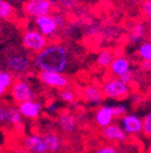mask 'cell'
Returning a JSON list of instances; mask_svg holds the SVG:
<instances>
[{
  "mask_svg": "<svg viewBox=\"0 0 151 153\" xmlns=\"http://www.w3.org/2000/svg\"><path fill=\"white\" fill-rule=\"evenodd\" d=\"M12 108H13V106H9L6 103L0 102V126L10 125Z\"/></svg>",
  "mask_w": 151,
  "mask_h": 153,
  "instance_id": "23",
  "label": "cell"
},
{
  "mask_svg": "<svg viewBox=\"0 0 151 153\" xmlns=\"http://www.w3.org/2000/svg\"><path fill=\"white\" fill-rule=\"evenodd\" d=\"M140 9L144 16L151 21V0H144L140 5Z\"/></svg>",
  "mask_w": 151,
  "mask_h": 153,
  "instance_id": "30",
  "label": "cell"
},
{
  "mask_svg": "<svg viewBox=\"0 0 151 153\" xmlns=\"http://www.w3.org/2000/svg\"><path fill=\"white\" fill-rule=\"evenodd\" d=\"M114 109H115L116 118H119V119L121 117H123L125 114L128 113V108H127V106L125 103H116V105H114Z\"/></svg>",
  "mask_w": 151,
  "mask_h": 153,
  "instance_id": "29",
  "label": "cell"
},
{
  "mask_svg": "<svg viewBox=\"0 0 151 153\" xmlns=\"http://www.w3.org/2000/svg\"><path fill=\"white\" fill-rule=\"evenodd\" d=\"M140 69H141V72H145V73L151 72V61H141Z\"/></svg>",
  "mask_w": 151,
  "mask_h": 153,
  "instance_id": "34",
  "label": "cell"
},
{
  "mask_svg": "<svg viewBox=\"0 0 151 153\" xmlns=\"http://www.w3.org/2000/svg\"><path fill=\"white\" fill-rule=\"evenodd\" d=\"M98 32H99V26H98V25H92V26H89V27L87 28L86 34H87V35H94V34L98 33Z\"/></svg>",
  "mask_w": 151,
  "mask_h": 153,
  "instance_id": "35",
  "label": "cell"
},
{
  "mask_svg": "<svg viewBox=\"0 0 151 153\" xmlns=\"http://www.w3.org/2000/svg\"><path fill=\"white\" fill-rule=\"evenodd\" d=\"M51 15H52L56 25L58 26L59 29H63V28L67 26V22H68V21H67V16H65L62 11H53Z\"/></svg>",
  "mask_w": 151,
  "mask_h": 153,
  "instance_id": "26",
  "label": "cell"
},
{
  "mask_svg": "<svg viewBox=\"0 0 151 153\" xmlns=\"http://www.w3.org/2000/svg\"><path fill=\"white\" fill-rule=\"evenodd\" d=\"M43 137L45 140V143L47 146L48 153H58L63 148V140L59 136V134L56 131L48 130L43 134Z\"/></svg>",
  "mask_w": 151,
  "mask_h": 153,
  "instance_id": "17",
  "label": "cell"
},
{
  "mask_svg": "<svg viewBox=\"0 0 151 153\" xmlns=\"http://www.w3.org/2000/svg\"><path fill=\"white\" fill-rule=\"evenodd\" d=\"M13 82H15V76L11 72L6 69L0 71V99H3L7 92H10Z\"/></svg>",
  "mask_w": 151,
  "mask_h": 153,
  "instance_id": "19",
  "label": "cell"
},
{
  "mask_svg": "<svg viewBox=\"0 0 151 153\" xmlns=\"http://www.w3.org/2000/svg\"><path fill=\"white\" fill-rule=\"evenodd\" d=\"M108 69L114 76L119 78V76H121L122 74H125L132 69V65L127 57L119 55V56H115V59L112 60V62Z\"/></svg>",
  "mask_w": 151,
  "mask_h": 153,
  "instance_id": "16",
  "label": "cell"
},
{
  "mask_svg": "<svg viewBox=\"0 0 151 153\" xmlns=\"http://www.w3.org/2000/svg\"><path fill=\"white\" fill-rule=\"evenodd\" d=\"M9 94L11 100L17 105L36 99V91L34 86L28 79L23 78V76H18L17 79H15Z\"/></svg>",
  "mask_w": 151,
  "mask_h": 153,
  "instance_id": "2",
  "label": "cell"
},
{
  "mask_svg": "<svg viewBox=\"0 0 151 153\" xmlns=\"http://www.w3.org/2000/svg\"><path fill=\"white\" fill-rule=\"evenodd\" d=\"M115 59V53L112 52L111 50H108V49H104V50H100L97 56H96V63L99 68H109L112 60Z\"/></svg>",
  "mask_w": 151,
  "mask_h": 153,
  "instance_id": "20",
  "label": "cell"
},
{
  "mask_svg": "<svg viewBox=\"0 0 151 153\" xmlns=\"http://www.w3.org/2000/svg\"><path fill=\"white\" fill-rule=\"evenodd\" d=\"M116 114L114 109V105H100L93 114V120L98 128L103 129L115 123Z\"/></svg>",
  "mask_w": 151,
  "mask_h": 153,
  "instance_id": "11",
  "label": "cell"
},
{
  "mask_svg": "<svg viewBox=\"0 0 151 153\" xmlns=\"http://www.w3.org/2000/svg\"><path fill=\"white\" fill-rule=\"evenodd\" d=\"M119 124L128 136H138L143 134V118L136 113H127L119 119Z\"/></svg>",
  "mask_w": 151,
  "mask_h": 153,
  "instance_id": "9",
  "label": "cell"
},
{
  "mask_svg": "<svg viewBox=\"0 0 151 153\" xmlns=\"http://www.w3.org/2000/svg\"><path fill=\"white\" fill-rule=\"evenodd\" d=\"M13 15H15L13 5L7 0H0V20L7 21L13 17Z\"/></svg>",
  "mask_w": 151,
  "mask_h": 153,
  "instance_id": "22",
  "label": "cell"
},
{
  "mask_svg": "<svg viewBox=\"0 0 151 153\" xmlns=\"http://www.w3.org/2000/svg\"><path fill=\"white\" fill-rule=\"evenodd\" d=\"M146 26L144 23H136L133 27L130 28L129 34H128V40L130 44H140L141 40L146 35Z\"/></svg>",
  "mask_w": 151,
  "mask_h": 153,
  "instance_id": "18",
  "label": "cell"
},
{
  "mask_svg": "<svg viewBox=\"0 0 151 153\" xmlns=\"http://www.w3.org/2000/svg\"><path fill=\"white\" fill-rule=\"evenodd\" d=\"M134 72L133 71H129V72H127V73H125V74H122L121 76H119V78L123 82V83H126V84H128V85H130L132 83H133V80H134Z\"/></svg>",
  "mask_w": 151,
  "mask_h": 153,
  "instance_id": "31",
  "label": "cell"
},
{
  "mask_svg": "<svg viewBox=\"0 0 151 153\" xmlns=\"http://www.w3.org/2000/svg\"><path fill=\"white\" fill-rule=\"evenodd\" d=\"M22 45L27 51L37 53L48 45V38L36 28H29L22 34Z\"/></svg>",
  "mask_w": 151,
  "mask_h": 153,
  "instance_id": "5",
  "label": "cell"
},
{
  "mask_svg": "<svg viewBox=\"0 0 151 153\" xmlns=\"http://www.w3.org/2000/svg\"><path fill=\"white\" fill-rule=\"evenodd\" d=\"M47 112L50 114H58L59 113V106L58 103H56V102H51L48 106H47Z\"/></svg>",
  "mask_w": 151,
  "mask_h": 153,
  "instance_id": "32",
  "label": "cell"
},
{
  "mask_svg": "<svg viewBox=\"0 0 151 153\" xmlns=\"http://www.w3.org/2000/svg\"><path fill=\"white\" fill-rule=\"evenodd\" d=\"M33 65L34 63H33L32 59L27 53H23V52L11 53V55L6 56V59L4 61L5 69L11 72L13 75L16 74L18 76H23L24 74L30 72Z\"/></svg>",
  "mask_w": 151,
  "mask_h": 153,
  "instance_id": "3",
  "label": "cell"
},
{
  "mask_svg": "<svg viewBox=\"0 0 151 153\" xmlns=\"http://www.w3.org/2000/svg\"><path fill=\"white\" fill-rule=\"evenodd\" d=\"M57 128L65 135H73L79 129V120L74 116L71 112L64 111L59 112L57 114V119H56Z\"/></svg>",
  "mask_w": 151,
  "mask_h": 153,
  "instance_id": "12",
  "label": "cell"
},
{
  "mask_svg": "<svg viewBox=\"0 0 151 153\" xmlns=\"http://www.w3.org/2000/svg\"><path fill=\"white\" fill-rule=\"evenodd\" d=\"M33 63L35 68H37L39 71L67 73L73 67L74 59L73 53L70 52L67 45L52 43L48 44L45 49H43L40 52L35 53Z\"/></svg>",
  "mask_w": 151,
  "mask_h": 153,
  "instance_id": "1",
  "label": "cell"
},
{
  "mask_svg": "<svg viewBox=\"0 0 151 153\" xmlns=\"http://www.w3.org/2000/svg\"><path fill=\"white\" fill-rule=\"evenodd\" d=\"M137 55L141 61H151V42H143L138 45Z\"/></svg>",
  "mask_w": 151,
  "mask_h": 153,
  "instance_id": "24",
  "label": "cell"
},
{
  "mask_svg": "<svg viewBox=\"0 0 151 153\" xmlns=\"http://www.w3.org/2000/svg\"><path fill=\"white\" fill-rule=\"evenodd\" d=\"M143 134L151 139V112H147L143 117Z\"/></svg>",
  "mask_w": 151,
  "mask_h": 153,
  "instance_id": "27",
  "label": "cell"
},
{
  "mask_svg": "<svg viewBox=\"0 0 151 153\" xmlns=\"http://www.w3.org/2000/svg\"><path fill=\"white\" fill-rule=\"evenodd\" d=\"M100 136L109 143L122 145L128 141V135L119 123H112L109 126L100 129Z\"/></svg>",
  "mask_w": 151,
  "mask_h": 153,
  "instance_id": "10",
  "label": "cell"
},
{
  "mask_svg": "<svg viewBox=\"0 0 151 153\" xmlns=\"http://www.w3.org/2000/svg\"><path fill=\"white\" fill-rule=\"evenodd\" d=\"M93 153H123V152L116 145L106 142V143H103V145L98 146L96 149H94Z\"/></svg>",
  "mask_w": 151,
  "mask_h": 153,
  "instance_id": "25",
  "label": "cell"
},
{
  "mask_svg": "<svg viewBox=\"0 0 151 153\" xmlns=\"http://www.w3.org/2000/svg\"><path fill=\"white\" fill-rule=\"evenodd\" d=\"M22 146L29 153H48L47 146L43 137V134H29L23 137Z\"/></svg>",
  "mask_w": 151,
  "mask_h": 153,
  "instance_id": "15",
  "label": "cell"
},
{
  "mask_svg": "<svg viewBox=\"0 0 151 153\" xmlns=\"http://www.w3.org/2000/svg\"><path fill=\"white\" fill-rule=\"evenodd\" d=\"M128 97H129L130 103L134 105V106H136V105H139V102L141 101V95H140V94H137V92H136V94H130Z\"/></svg>",
  "mask_w": 151,
  "mask_h": 153,
  "instance_id": "33",
  "label": "cell"
},
{
  "mask_svg": "<svg viewBox=\"0 0 151 153\" xmlns=\"http://www.w3.org/2000/svg\"><path fill=\"white\" fill-rule=\"evenodd\" d=\"M80 97L85 103L89 106L99 107L104 99L102 86H98L97 84H93V83L84 85L80 89Z\"/></svg>",
  "mask_w": 151,
  "mask_h": 153,
  "instance_id": "8",
  "label": "cell"
},
{
  "mask_svg": "<svg viewBox=\"0 0 151 153\" xmlns=\"http://www.w3.org/2000/svg\"><path fill=\"white\" fill-rule=\"evenodd\" d=\"M102 91L105 99L109 100H125L130 95V88L120 78H111L103 83Z\"/></svg>",
  "mask_w": 151,
  "mask_h": 153,
  "instance_id": "4",
  "label": "cell"
},
{
  "mask_svg": "<svg viewBox=\"0 0 151 153\" xmlns=\"http://www.w3.org/2000/svg\"><path fill=\"white\" fill-rule=\"evenodd\" d=\"M57 5L63 10H73L79 4V0H56Z\"/></svg>",
  "mask_w": 151,
  "mask_h": 153,
  "instance_id": "28",
  "label": "cell"
},
{
  "mask_svg": "<svg viewBox=\"0 0 151 153\" xmlns=\"http://www.w3.org/2000/svg\"><path fill=\"white\" fill-rule=\"evenodd\" d=\"M58 97L62 102L67 103V105H70V106H75L78 103V95L73 89H69V88H65V89H62L59 91V95Z\"/></svg>",
  "mask_w": 151,
  "mask_h": 153,
  "instance_id": "21",
  "label": "cell"
},
{
  "mask_svg": "<svg viewBox=\"0 0 151 153\" xmlns=\"http://www.w3.org/2000/svg\"><path fill=\"white\" fill-rule=\"evenodd\" d=\"M15 153H29V152H28V151H27V149H26V148L22 146V147H18V148H16V149H15Z\"/></svg>",
  "mask_w": 151,
  "mask_h": 153,
  "instance_id": "36",
  "label": "cell"
},
{
  "mask_svg": "<svg viewBox=\"0 0 151 153\" xmlns=\"http://www.w3.org/2000/svg\"><path fill=\"white\" fill-rule=\"evenodd\" d=\"M39 79L45 86L54 90H62L69 86V76L65 73L52 72V71H39L37 73Z\"/></svg>",
  "mask_w": 151,
  "mask_h": 153,
  "instance_id": "7",
  "label": "cell"
},
{
  "mask_svg": "<svg viewBox=\"0 0 151 153\" xmlns=\"http://www.w3.org/2000/svg\"><path fill=\"white\" fill-rule=\"evenodd\" d=\"M149 30L151 32V21H150V23H149Z\"/></svg>",
  "mask_w": 151,
  "mask_h": 153,
  "instance_id": "37",
  "label": "cell"
},
{
  "mask_svg": "<svg viewBox=\"0 0 151 153\" xmlns=\"http://www.w3.org/2000/svg\"><path fill=\"white\" fill-rule=\"evenodd\" d=\"M34 26L35 28L39 30L40 33H43L45 36L47 38H53L57 35L59 28L56 25L52 15H44V16H39L34 18Z\"/></svg>",
  "mask_w": 151,
  "mask_h": 153,
  "instance_id": "13",
  "label": "cell"
},
{
  "mask_svg": "<svg viewBox=\"0 0 151 153\" xmlns=\"http://www.w3.org/2000/svg\"><path fill=\"white\" fill-rule=\"evenodd\" d=\"M56 6V0H26L23 4V11L27 16L35 18L44 15H51Z\"/></svg>",
  "mask_w": 151,
  "mask_h": 153,
  "instance_id": "6",
  "label": "cell"
},
{
  "mask_svg": "<svg viewBox=\"0 0 151 153\" xmlns=\"http://www.w3.org/2000/svg\"><path fill=\"white\" fill-rule=\"evenodd\" d=\"M17 107H18V109H20L21 114L23 116V118L28 119V120L37 119L41 116V113L44 111V105L40 101H37L36 99L22 102L20 105H17Z\"/></svg>",
  "mask_w": 151,
  "mask_h": 153,
  "instance_id": "14",
  "label": "cell"
}]
</instances>
